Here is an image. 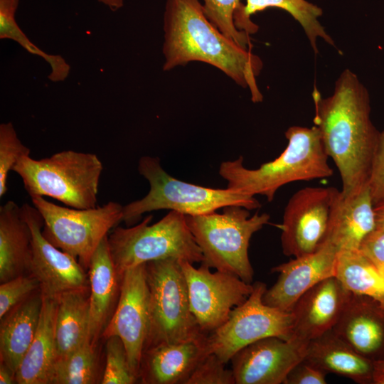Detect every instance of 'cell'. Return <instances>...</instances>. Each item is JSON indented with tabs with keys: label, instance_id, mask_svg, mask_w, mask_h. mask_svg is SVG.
Wrapping results in <instances>:
<instances>
[{
	"label": "cell",
	"instance_id": "1",
	"mask_svg": "<svg viewBox=\"0 0 384 384\" xmlns=\"http://www.w3.org/2000/svg\"><path fill=\"white\" fill-rule=\"evenodd\" d=\"M314 126L329 157L336 164L344 196L366 186L380 132L370 119L369 93L357 75L348 69L335 82L334 92L322 97L312 92Z\"/></svg>",
	"mask_w": 384,
	"mask_h": 384
},
{
	"label": "cell",
	"instance_id": "2",
	"mask_svg": "<svg viewBox=\"0 0 384 384\" xmlns=\"http://www.w3.org/2000/svg\"><path fill=\"white\" fill-rule=\"evenodd\" d=\"M163 30L164 71L193 61L206 63L249 88L252 102L262 100L256 80L262 60L220 32L208 19L199 0H166Z\"/></svg>",
	"mask_w": 384,
	"mask_h": 384
},
{
	"label": "cell",
	"instance_id": "3",
	"mask_svg": "<svg viewBox=\"0 0 384 384\" xmlns=\"http://www.w3.org/2000/svg\"><path fill=\"white\" fill-rule=\"evenodd\" d=\"M287 145L274 160L247 169L240 156L220 164L219 174L228 188L244 194L264 196L272 201L282 186L292 182L325 178L333 175L319 131L316 126H292L285 132Z\"/></svg>",
	"mask_w": 384,
	"mask_h": 384
},
{
	"label": "cell",
	"instance_id": "4",
	"mask_svg": "<svg viewBox=\"0 0 384 384\" xmlns=\"http://www.w3.org/2000/svg\"><path fill=\"white\" fill-rule=\"evenodd\" d=\"M102 163L93 153L67 150L41 159L21 157L12 171L31 197L48 196L77 209L97 206Z\"/></svg>",
	"mask_w": 384,
	"mask_h": 384
},
{
	"label": "cell",
	"instance_id": "5",
	"mask_svg": "<svg viewBox=\"0 0 384 384\" xmlns=\"http://www.w3.org/2000/svg\"><path fill=\"white\" fill-rule=\"evenodd\" d=\"M138 171L148 181L149 191L142 198L123 206L122 221L127 226L135 223L145 213L162 209L198 215L228 206H239L250 210L261 206L255 196L228 187L213 188L177 179L165 171L158 157H141Z\"/></svg>",
	"mask_w": 384,
	"mask_h": 384
},
{
	"label": "cell",
	"instance_id": "6",
	"mask_svg": "<svg viewBox=\"0 0 384 384\" xmlns=\"http://www.w3.org/2000/svg\"><path fill=\"white\" fill-rule=\"evenodd\" d=\"M249 210L228 206L222 213L186 215V220L203 254L201 263L252 284L254 270L248 255L250 241L268 223L270 216L258 213L250 215Z\"/></svg>",
	"mask_w": 384,
	"mask_h": 384
},
{
	"label": "cell",
	"instance_id": "7",
	"mask_svg": "<svg viewBox=\"0 0 384 384\" xmlns=\"http://www.w3.org/2000/svg\"><path fill=\"white\" fill-rule=\"evenodd\" d=\"M149 215L139 224L116 226L108 236L110 251L118 274L151 261L176 259L192 264L202 262L203 254L186 220L174 210L149 225Z\"/></svg>",
	"mask_w": 384,
	"mask_h": 384
},
{
	"label": "cell",
	"instance_id": "8",
	"mask_svg": "<svg viewBox=\"0 0 384 384\" xmlns=\"http://www.w3.org/2000/svg\"><path fill=\"white\" fill-rule=\"evenodd\" d=\"M150 331L146 348L204 338L191 311L186 277L176 259L146 263Z\"/></svg>",
	"mask_w": 384,
	"mask_h": 384
},
{
	"label": "cell",
	"instance_id": "9",
	"mask_svg": "<svg viewBox=\"0 0 384 384\" xmlns=\"http://www.w3.org/2000/svg\"><path fill=\"white\" fill-rule=\"evenodd\" d=\"M43 219L44 237L89 268L91 258L111 229L122 221L123 206L110 201L88 209L63 207L44 197L31 198Z\"/></svg>",
	"mask_w": 384,
	"mask_h": 384
},
{
	"label": "cell",
	"instance_id": "10",
	"mask_svg": "<svg viewBox=\"0 0 384 384\" xmlns=\"http://www.w3.org/2000/svg\"><path fill=\"white\" fill-rule=\"evenodd\" d=\"M266 289L265 283H254L245 302L231 311L223 325L206 335L208 353L215 354L227 364L237 352L258 340L292 338V313L265 304L262 297Z\"/></svg>",
	"mask_w": 384,
	"mask_h": 384
},
{
	"label": "cell",
	"instance_id": "11",
	"mask_svg": "<svg viewBox=\"0 0 384 384\" xmlns=\"http://www.w3.org/2000/svg\"><path fill=\"white\" fill-rule=\"evenodd\" d=\"M179 263L186 279L191 311L206 335L223 325L253 290V284L230 273L211 272L203 263L198 268L188 261Z\"/></svg>",
	"mask_w": 384,
	"mask_h": 384
},
{
	"label": "cell",
	"instance_id": "12",
	"mask_svg": "<svg viewBox=\"0 0 384 384\" xmlns=\"http://www.w3.org/2000/svg\"><path fill=\"white\" fill-rule=\"evenodd\" d=\"M338 191L334 187L310 186L292 195L279 225L282 252L286 256L311 254L324 244Z\"/></svg>",
	"mask_w": 384,
	"mask_h": 384
},
{
	"label": "cell",
	"instance_id": "13",
	"mask_svg": "<svg viewBox=\"0 0 384 384\" xmlns=\"http://www.w3.org/2000/svg\"><path fill=\"white\" fill-rule=\"evenodd\" d=\"M150 324L149 291L144 263L124 272L117 307L103 332L106 338L117 336L122 340L130 367L137 378Z\"/></svg>",
	"mask_w": 384,
	"mask_h": 384
},
{
	"label": "cell",
	"instance_id": "14",
	"mask_svg": "<svg viewBox=\"0 0 384 384\" xmlns=\"http://www.w3.org/2000/svg\"><path fill=\"white\" fill-rule=\"evenodd\" d=\"M31 231L28 270L38 282L42 297L56 299L63 293L87 289L84 267L70 254L51 244L43 235V219L33 205L21 206Z\"/></svg>",
	"mask_w": 384,
	"mask_h": 384
},
{
	"label": "cell",
	"instance_id": "15",
	"mask_svg": "<svg viewBox=\"0 0 384 384\" xmlns=\"http://www.w3.org/2000/svg\"><path fill=\"white\" fill-rule=\"evenodd\" d=\"M309 342L270 336L244 347L230 359L235 384H281L302 361Z\"/></svg>",
	"mask_w": 384,
	"mask_h": 384
},
{
	"label": "cell",
	"instance_id": "16",
	"mask_svg": "<svg viewBox=\"0 0 384 384\" xmlns=\"http://www.w3.org/2000/svg\"><path fill=\"white\" fill-rule=\"evenodd\" d=\"M338 250L324 243L311 254L295 257L272 268L277 282L266 289L262 300L272 307L291 312L297 300L319 282L335 276Z\"/></svg>",
	"mask_w": 384,
	"mask_h": 384
},
{
	"label": "cell",
	"instance_id": "17",
	"mask_svg": "<svg viewBox=\"0 0 384 384\" xmlns=\"http://www.w3.org/2000/svg\"><path fill=\"white\" fill-rule=\"evenodd\" d=\"M350 294L335 276L307 290L291 311L294 319L292 338L309 342L331 330Z\"/></svg>",
	"mask_w": 384,
	"mask_h": 384
},
{
	"label": "cell",
	"instance_id": "18",
	"mask_svg": "<svg viewBox=\"0 0 384 384\" xmlns=\"http://www.w3.org/2000/svg\"><path fill=\"white\" fill-rule=\"evenodd\" d=\"M332 330L366 358L384 359V307L375 300L351 293Z\"/></svg>",
	"mask_w": 384,
	"mask_h": 384
},
{
	"label": "cell",
	"instance_id": "19",
	"mask_svg": "<svg viewBox=\"0 0 384 384\" xmlns=\"http://www.w3.org/2000/svg\"><path fill=\"white\" fill-rule=\"evenodd\" d=\"M376 214L367 186L359 192L344 196L339 191L331 210L324 243L338 252L358 250L365 239L376 229Z\"/></svg>",
	"mask_w": 384,
	"mask_h": 384
},
{
	"label": "cell",
	"instance_id": "20",
	"mask_svg": "<svg viewBox=\"0 0 384 384\" xmlns=\"http://www.w3.org/2000/svg\"><path fill=\"white\" fill-rule=\"evenodd\" d=\"M206 337L159 343L146 348L139 377L146 383L186 384L198 363L208 354Z\"/></svg>",
	"mask_w": 384,
	"mask_h": 384
},
{
	"label": "cell",
	"instance_id": "21",
	"mask_svg": "<svg viewBox=\"0 0 384 384\" xmlns=\"http://www.w3.org/2000/svg\"><path fill=\"white\" fill-rule=\"evenodd\" d=\"M121 280L110 251L107 235L96 249L89 265L88 336L94 346L119 292Z\"/></svg>",
	"mask_w": 384,
	"mask_h": 384
},
{
	"label": "cell",
	"instance_id": "22",
	"mask_svg": "<svg viewBox=\"0 0 384 384\" xmlns=\"http://www.w3.org/2000/svg\"><path fill=\"white\" fill-rule=\"evenodd\" d=\"M305 358L326 373L358 383L373 382L374 361L359 354L332 329L308 343Z\"/></svg>",
	"mask_w": 384,
	"mask_h": 384
},
{
	"label": "cell",
	"instance_id": "23",
	"mask_svg": "<svg viewBox=\"0 0 384 384\" xmlns=\"http://www.w3.org/2000/svg\"><path fill=\"white\" fill-rule=\"evenodd\" d=\"M32 235L21 206L12 201L0 207V281L22 275L28 270Z\"/></svg>",
	"mask_w": 384,
	"mask_h": 384
},
{
	"label": "cell",
	"instance_id": "24",
	"mask_svg": "<svg viewBox=\"0 0 384 384\" xmlns=\"http://www.w3.org/2000/svg\"><path fill=\"white\" fill-rule=\"evenodd\" d=\"M42 302L41 294L28 297L1 319V362L14 376L36 333Z\"/></svg>",
	"mask_w": 384,
	"mask_h": 384
},
{
	"label": "cell",
	"instance_id": "25",
	"mask_svg": "<svg viewBox=\"0 0 384 384\" xmlns=\"http://www.w3.org/2000/svg\"><path fill=\"white\" fill-rule=\"evenodd\" d=\"M42 307L34 338L16 373L19 384H47L56 358L55 322L57 299L42 297Z\"/></svg>",
	"mask_w": 384,
	"mask_h": 384
},
{
	"label": "cell",
	"instance_id": "26",
	"mask_svg": "<svg viewBox=\"0 0 384 384\" xmlns=\"http://www.w3.org/2000/svg\"><path fill=\"white\" fill-rule=\"evenodd\" d=\"M272 7L286 11L299 23L316 54L318 53V38L335 46L333 39L319 21L323 13L321 9L306 0H246V4L235 16L236 27L249 35L257 32L258 26L251 21V16Z\"/></svg>",
	"mask_w": 384,
	"mask_h": 384
},
{
	"label": "cell",
	"instance_id": "27",
	"mask_svg": "<svg viewBox=\"0 0 384 384\" xmlns=\"http://www.w3.org/2000/svg\"><path fill=\"white\" fill-rule=\"evenodd\" d=\"M87 289L68 292L56 299V358L68 355L90 340L89 295H87Z\"/></svg>",
	"mask_w": 384,
	"mask_h": 384
},
{
	"label": "cell",
	"instance_id": "28",
	"mask_svg": "<svg viewBox=\"0 0 384 384\" xmlns=\"http://www.w3.org/2000/svg\"><path fill=\"white\" fill-rule=\"evenodd\" d=\"M335 277L350 293L368 297L384 307V273L359 250L338 253Z\"/></svg>",
	"mask_w": 384,
	"mask_h": 384
},
{
	"label": "cell",
	"instance_id": "29",
	"mask_svg": "<svg viewBox=\"0 0 384 384\" xmlns=\"http://www.w3.org/2000/svg\"><path fill=\"white\" fill-rule=\"evenodd\" d=\"M96 366L95 346L87 340L72 353L55 360L47 384L95 383Z\"/></svg>",
	"mask_w": 384,
	"mask_h": 384
},
{
	"label": "cell",
	"instance_id": "30",
	"mask_svg": "<svg viewBox=\"0 0 384 384\" xmlns=\"http://www.w3.org/2000/svg\"><path fill=\"white\" fill-rule=\"evenodd\" d=\"M19 0H0V38L12 39L31 54L43 58L50 65L48 78L53 82L63 81L70 67L59 55L46 53L33 45L18 26L15 15Z\"/></svg>",
	"mask_w": 384,
	"mask_h": 384
},
{
	"label": "cell",
	"instance_id": "31",
	"mask_svg": "<svg viewBox=\"0 0 384 384\" xmlns=\"http://www.w3.org/2000/svg\"><path fill=\"white\" fill-rule=\"evenodd\" d=\"M203 1V9L208 19L225 36L243 48L248 49L250 46L249 34L240 31L235 23V16L243 6L240 0Z\"/></svg>",
	"mask_w": 384,
	"mask_h": 384
},
{
	"label": "cell",
	"instance_id": "32",
	"mask_svg": "<svg viewBox=\"0 0 384 384\" xmlns=\"http://www.w3.org/2000/svg\"><path fill=\"white\" fill-rule=\"evenodd\" d=\"M30 149L18 139L11 122L0 124V197L7 192L9 174L18 160L30 155Z\"/></svg>",
	"mask_w": 384,
	"mask_h": 384
},
{
	"label": "cell",
	"instance_id": "33",
	"mask_svg": "<svg viewBox=\"0 0 384 384\" xmlns=\"http://www.w3.org/2000/svg\"><path fill=\"white\" fill-rule=\"evenodd\" d=\"M106 363L101 383L132 384L137 376L132 371L125 347L117 336L107 338Z\"/></svg>",
	"mask_w": 384,
	"mask_h": 384
},
{
	"label": "cell",
	"instance_id": "34",
	"mask_svg": "<svg viewBox=\"0 0 384 384\" xmlns=\"http://www.w3.org/2000/svg\"><path fill=\"white\" fill-rule=\"evenodd\" d=\"M215 354L208 353L198 363L186 384H235L232 369Z\"/></svg>",
	"mask_w": 384,
	"mask_h": 384
},
{
	"label": "cell",
	"instance_id": "35",
	"mask_svg": "<svg viewBox=\"0 0 384 384\" xmlns=\"http://www.w3.org/2000/svg\"><path fill=\"white\" fill-rule=\"evenodd\" d=\"M38 287L33 277L18 276L2 282L0 286V318L3 319L9 311L28 298Z\"/></svg>",
	"mask_w": 384,
	"mask_h": 384
},
{
	"label": "cell",
	"instance_id": "36",
	"mask_svg": "<svg viewBox=\"0 0 384 384\" xmlns=\"http://www.w3.org/2000/svg\"><path fill=\"white\" fill-rule=\"evenodd\" d=\"M366 186L375 206L384 202V130L379 133Z\"/></svg>",
	"mask_w": 384,
	"mask_h": 384
},
{
	"label": "cell",
	"instance_id": "37",
	"mask_svg": "<svg viewBox=\"0 0 384 384\" xmlns=\"http://www.w3.org/2000/svg\"><path fill=\"white\" fill-rule=\"evenodd\" d=\"M326 373L304 358L289 371L284 384H325Z\"/></svg>",
	"mask_w": 384,
	"mask_h": 384
},
{
	"label": "cell",
	"instance_id": "38",
	"mask_svg": "<svg viewBox=\"0 0 384 384\" xmlns=\"http://www.w3.org/2000/svg\"><path fill=\"white\" fill-rule=\"evenodd\" d=\"M359 250L384 273V230H375L363 242Z\"/></svg>",
	"mask_w": 384,
	"mask_h": 384
},
{
	"label": "cell",
	"instance_id": "39",
	"mask_svg": "<svg viewBox=\"0 0 384 384\" xmlns=\"http://www.w3.org/2000/svg\"><path fill=\"white\" fill-rule=\"evenodd\" d=\"M373 383L384 384V359L374 361Z\"/></svg>",
	"mask_w": 384,
	"mask_h": 384
},
{
	"label": "cell",
	"instance_id": "40",
	"mask_svg": "<svg viewBox=\"0 0 384 384\" xmlns=\"http://www.w3.org/2000/svg\"><path fill=\"white\" fill-rule=\"evenodd\" d=\"M15 376L8 366L1 362L0 366V383L1 384H11L15 382Z\"/></svg>",
	"mask_w": 384,
	"mask_h": 384
},
{
	"label": "cell",
	"instance_id": "41",
	"mask_svg": "<svg viewBox=\"0 0 384 384\" xmlns=\"http://www.w3.org/2000/svg\"><path fill=\"white\" fill-rule=\"evenodd\" d=\"M376 214V229L384 230V202L375 206Z\"/></svg>",
	"mask_w": 384,
	"mask_h": 384
},
{
	"label": "cell",
	"instance_id": "42",
	"mask_svg": "<svg viewBox=\"0 0 384 384\" xmlns=\"http://www.w3.org/2000/svg\"><path fill=\"white\" fill-rule=\"evenodd\" d=\"M106 5L110 10L114 11L121 9L124 5V0H97Z\"/></svg>",
	"mask_w": 384,
	"mask_h": 384
}]
</instances>
